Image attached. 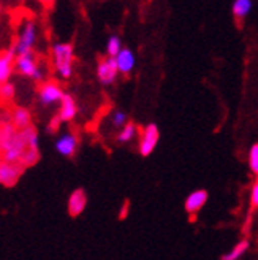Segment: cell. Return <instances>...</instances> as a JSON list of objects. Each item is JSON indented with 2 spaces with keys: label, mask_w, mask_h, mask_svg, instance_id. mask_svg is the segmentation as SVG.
Here are the masks:
<instances>
[{
  "label": "cell",
  "mask_w": 258,
  "mask_h": 260,
  "mask_svg": "<svg viewBox=\"0 0 258 260\" xmlns=\"http://www.w3.org/2000/svg\"><path fill=\"white\" fill-rule=\"evenodd\" d=\"M53 54V65L54 70L59 73L60 78L68 80L73 75V60H75V51L71 43H57L51 49Z\"/></svg>",
  "instance_id": "cell-1"
},
{
  "label": "cell",
  "mask_w": 258,
  "mask_h": 260,
  "mask_svg": "<svg viewBox=\"0 0 258 260\" xmlns=\"http://www.w3.org/2000/svg\"><path fill=\"white\" fill-rule=\"evenodd\" d=\"M15 70L18 73H21L22 76H27L36 83H42L45 80V72L42 70L40 63H38V57L33 51H29V53L16 56Z\"/></svg>",
  "instance_id": "cell-2"
},
{
  "label": "cell",
  "mask_w": 258,
  "mask_h": 260,
  "mask_svg": "<svg viewBox=\"0 0 258 260\" xmlns=\"http://www.w3.org/2000/svg\"><path fill=\"white\" fill-rule=\"evenodd\" d=\"M35 43H36V25L32 19H25L21 25V30L16 37L15 43L11 46L15 48V53L18 56V54L33 51Z\"/></svg>",
  "instance_id": "cell-3"
},
{
  "label": "cell",
  "mask_w": 258,
  "mask_h": 260,
  "mask_svg": "<svg viewBox=\"0 0 258 260\" xmlns=\"http://www.w3.org/2000/svg\"><path fill=\"white\" fill-rule=\"evenodd\" d=\"M63 89L54 80H48L38 86V99L43 107H51L54 103H60L63 97Z\"/></svg>",
  "instance_id": "cell-4"
},
{
  "label": "cell",
  "mask_w": 258,
  "mask_h": 260,
  "mask_svg": "<svg viewBox=\"0 0 258 260\" xmlns=\"http://www.w3.org/2000/svg\"><path fill=\"white\" fill-rule=\"evenodd\" d=\"M24 172H25V167L21 165L19 162L2 160L0 162V184L5 187L16 186Z\"/></svg>",
  "instance_id": "cell-5"
},
{
  "label": "cell",
  "mask_w": 258,
  "mask_h": 260,
  "mask_svg": "<svg viewBox=\"0 0 258 260\" xmlns=\"http://www.w3.org/2000/svg\"><path fill=\"white\" fill-rule=\"evenodd\" d=\"M159 140H160V132H159L157 124L151 122L146 127H143L141 137H139V154L143 155V157L151 155L152 151L156 149Z\"/></svg>",
  "instance_id": "cell-6"
},
{
  "label": "cell",
  "mask_w": 258,
  "mask_h": 260,
  "mask_svg": "<svg viewBox=\"0 0 258 260\" xmlns=\"http://www.w3.org/2000/svg\"><path fill=\"white\" fill-rule=\"evenodd\" d=\"M119 75V69H118V62H116V57L113 56H106L98 60L97 65V78L98 81L103 86H111L116 78Z\"/></svg>",
  "instance_id": "cell-7"
},
{
  "label": "cell",
  "mask_w": 258,
  "mask_h": 260,
  "mask_svg": "<svg viewBox=\"0 0 258 260\" xmlns=\"http://www.w3.org/2000/svg\"><path fill=\"white\" fill-rule=\"evenodd\" d=\"M78 146H80V138L73 132L63 134L56 141V151L60 155H63V157H73L76 151H78Z\"/></svg>",
  "instance_id": "cell-8"
},
{
  "label": "cell",
  "mask_w": 258,
  "mask_h": 260,
  "mask_svg": "<svg viewBox=\"0 0 258 260\" xmlns=\"http://www.w3.org/2000/svg\"><path fill=\"white\" fill-rule=\"evenodd\" d=\"M86 205H87V193L84 189H75L70 197H68V214L71 217H78L84 210H86Z\"/></svg>",
  "instance_id": "cell-9"
},
{
  "label": "cell",
  "mask_w": 258,
  "mask_h": 260,
  "mask_svg": "<svg viewBox=\"0 0 258 260\" xmlns=\"http://www.w3.org/2000/svg\"><path fill=\"white\" fill-rule=\"evenodd\" d=\"M15 59H16V53L13 46L0 53V83H5L10 80L13 70H15Z\"/></svg>",
  "instance_id": "cell-10"
},
{
  "label": "cell",
  "mask_w": 258,
  "mask_h": 260,
  "mask_svg": "<svg viewBox=\"0 0 258 260\" xmlns=\"http://www.w3.org/2000/svg\"><path fill=\"white\" fill-rule=\"evenodd\" d=\"M206 202H208V192L200 189V190H193L189 197L186 199V211L192 216H195L201 208L206 205Z\"/></svg>",
  "instance_id": "cell-11"
},
{
  "label": "cell",
  "mask_w": 258,
  "mask_h": 260,
  "mask_svg": "<svg viewBox=\"0 0 258 260\" xmlns=\"http://www.w3.org/2000/svg\"><path fill=\"white\" fill-rule=\"evenodd\" d=\"M76 114H78V105H76L75 99L70 94H63L59 108V116L62 122H71L76 118Z\"/></svg>",
  "instance_id": "cell-12"
},
{
  "label": "cell",
  "mask_w": 258,
  "mask_h": 260,
  "mask_svg": "<svg viewBox=\"0 0 258 260\" xmlns=\"http://www.w3.org/2000/svg\"><path fill=\"white\" fill-rule=\"evenodd\" d=\"M116 62H118V69L119 73L122 75H130L135 69V63H136V57L128 48H122L118 56H116Z\"/></svg>",
  "instance_id": "cell-13"
},
{
  "label": "cell",
  "mask_w": 258,
  "mask_h": 260,
  "mask_svg": "<svg viewBox=\"0 0 258 260\" xmlns=\"http://www.w3.org/2000/svg\"><path fill=\"white\" fill-rule=\"evenodd\" d=\"M13 114V124L18 130H24L32 125V113L24 108V107H16L15 110H11Z\"/></svg>",
  "instance_id": "cell-14"
},
{
  "label": "cell",
  "mask_w": 258,
  "mask_h": 260,
  "mask_svg": "<svg viewBox=\"0 0 258 260\" xmlns=\"http://www.w3.org/2000/svg\"><path fill=\"white\" fill-rule=\"evenodd\" d=\"M231 11H233L235 19L241 22L244 18H247L249 13L252 11V0H235Z\"/></svg>",
  "instance_id": "cell-15"
},
{
  "label": "cell",
  "mask_w": 258,
  "mask_h": 260,
  "mask_svg": "<svg viewBox=\"0 0 258 260\" xmlns=\"http://www.w3.org/2000/svg\"><path fill=\"white\" fill-rule=\"evenodd\" d=\"M138 134V127L135 122H127L122 128H121V132L118 134V141L119 143H128V141H132Z\"/></svg>",
  "instance_id": "cell-16"
},
{
  "label": "cell",
  "mask_w": 258,
  "mask_h": 260,
  "mask_svg": "<svg viewBox=\"0 0 258 260\" xmlns=\"http://www.w3.org/2000/svg\"><path fill=\"white\" fill-rule=\"evenodd\" d=\"M15 94H16L15 84H11L8 81L0 83V103H2V105H7V103L13 102Z\"/></svg>",
  "instance_id": "cell-17"
},
{
  "label": "cell",
  "mask_w": 258,
  "mask_h": 260,
  "mask_svg": "<svg viewBox=\"0 0 258 260\" xmlns=\"http://www.w3.org/2000/svg\"><path fill=\"white\" fill-rule=\"evenodd\" d=\"M247 249H249V240H242L228 254L222 255V258L224 260H238L241 255H244V252H246Z\"/></svg>",
  "instance_id": "cell-18"
},
{
  "label": "cell",
  "mask_w": 258,
  "mask_h": 260,
  "mask_svg": "<svg viewBox=\"0 0 258 260\" xmlns=\"http://www.w3.org/2000/svg\"><path fill=\"white\" fill-rule=\"evenodd\" d=\"M122 49V42L118 35H111L108 38V43H106V56H113L116 57L118 53Z\"/></svg>",
  "instance_id": "cell-19"
},
{
  "label": "cell",
  "mask_w": 258,
  "mask_h": 260,
  "mask_svg": "<svg viewBox=\"0 0 258 260\" xmlns=\"http://www.w3.org/2000/svg\"><path fill=\"white\" fill-rule=\"evenodd\" d=\"M249 167H250V172L258 179V143L252 145L249 149Z\"/></svg>",
  "instance_id": "cell-20"
},
{
  "label": "cell",
  "mask_w": 258,
  "mask_h": 260,
  "mask_svg": "<svg viewBox=\"0 0 258 260\" xmlns=\"http://www.w3.org/2000/svg\"><path fill=\"white\" fill-rule=\"evenodd\" d=\"M128 122V118L124 111H114L113 116H111V124L116 127V128H122L125 124Z\"/></svg>",
  "instance_id": "cell-21"
},
{
  "label": "cell",
  "mask_w": 258,
  "mask_h": 260,
  "mask_svg": "<svg viewBox=\"0 0 258 260\" xmlns=\"http://www.w3.org/2000/svg\"><path fill=\"white\" fill-rule=\"evenodd\" d=\"M63 122H62V119H60V116H59V113L56 114V116H53L51 118V121L48 122V127H46V132L48 134H51V135H54V134H57L59 132V128H60V125H62Z\"/></svg>",
  "instance_id": "cell-22"
},
{
  "label": "cell",
  "mask_w": 258,
  "mask_h": 260,
  "mask_svg": "<svg viewBox=\"0 0 258 260\" xmlns=\"http://www.w3.org/2000/svg\"><path fill=\"white\" fill-rule=\"evenodd\" d=\"M250 205H252V208H258V179L250 192Z\"/></svg>",
  "instance_id": "cell-23"
},
{
  "label": "cell",
  "mask_w": 258,
  "mask_h": 260,
  "mask_svg": "<svg viewBox=\"0 0 258 260\" xmlns=\"http://www.w3.org/2000/svg\"><path fill=\"white\" fill-rule=\"evenodd\" d=\"M128 211H130V203L124 202V205L121 206V210H119V219H125L128 216Z\"/></svg>",
  "instance_id": "cell-24"
},
{
  "label": "cell",
  "mask_w": 258,
  "mask_h": 260,
  "mask_svg": "<svg viewBox=\"0 0 258 260\" xmlns=\"http://www.w3.org/2000/svg\"><path fill=\"white\" fill-rule=\"evenodd\" d=\"M36 2H40L46 10H49V8H53V7H54V2H56V0H36Z\"/></svg>",
  "instance_id": "cell-25"
},
{
  "label": "cell",
  "mask_w": 258,
  "mask_h": 260,
  "mask_svg": "<svg viewBox=\"0 0 258 260\" xmlns=\"http://www.w3.org/2000/svg\"><path fill=\"white\" fill-rule=\"evenodd\" d=\"M2 160H4V159H2V157H0V162H2Z\"/></svg>",
  "instance_id": "cell-26"
}]
</instances>
